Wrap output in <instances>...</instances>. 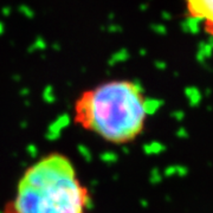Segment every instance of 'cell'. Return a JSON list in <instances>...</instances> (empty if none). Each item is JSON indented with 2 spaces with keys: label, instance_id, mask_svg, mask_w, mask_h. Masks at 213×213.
<instances>
[{
  "label": "cell",
  "instance_id": "6da1fadb",
  "mask_svg": "<svg viewBox=\"0 0 213 213\" xmlns=\"http://www.w3.org/2000/svg\"><path fill=\"white\" fill-rule=\"evenodd\" d=\"M148 102L133 80H108L89 89L75 103V122L102 139L122 145L135 140L145 129Z\"/></svg>",
  "mask_w": 213,
  "mask_h": 213
},
{
  "label": "cell",
  "instance_id": "3957f363",
  "mask_svg": "<svg viewBox=\"0 0 213 213\" xmlns=\"http://www.w3.org/2000/svg\"><path fill=\"white\" fill-rule=\"evenodd\" d=\"M187 15L199 21L202 30L213 37V0H184Z\"/></svg>",
  "mask_w": 213,
  "mask_h": 213
},
{
  "label": "cell",
  "instance_id": "7a4b0ae2",
  "mask_svg": "<svg viewBox=\"0 0 213 213\" xmlns=\"http://www.w3.org/2000/svg\"><path fill=\"white\" fill-rule=\"evenodd\" d=\"M88 191L72 163L51 154L27 169L4 213H87Z\"/></svg>",
  "mask_w": 213,
  "mask_h": 213
}]
</instances>
